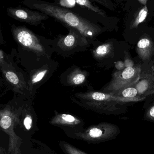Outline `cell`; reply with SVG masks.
<instances>
[{
	"mask_svg": "<svg viewBox=\"0 0 154 154\" xmlns=\"http://www.w3.org/2000/svg\"><path fill=\"white\" fill-rule=\"evenodd\" d=\"M11 31L18 45L16 59L26 69L28 75L51 60L54 52L49 39L37 35L25 26L12 25Z\"/></svg>",
	"mask_w": 154,
	"mask_h": 154,
	"instance_id": "obj_1",
	"label": "cell"
},
{
	"mask_svg": "<svg viewBox=\"0 0 154 154\" xmlns=\"http://www.w3.org/2000/svg\"><path fill=\"white\" fill-rule=\"evenodd\" d=\"M22 4L30 9L38 11L60 22L79 30L89 40H94L102 32L99 25L83 17L75 11L41 0H24Z\"/></svg>",
	"mask_w": 154,
	"mask_h": 154,
	"instance_id": "obj_2",
	"label": "cell"
},
{
	"mask_svg": "<svg viewBox=\"0 0 154 154\" xmlns=\"http://www.w3.org/2000/svg\"><path fill=\"white\" fill-rule=\"evenodd\" d=\"M76 101L97 112L107 115H118L126 113L128 108L146 98L128 99L101 91H89L75 94Z\"/></svg>",
	"mask_w": 154,
	"mask_h": 154,
	"instance_id": "obj_3",
	"label": "cell"
},
{
	"mask_svg": "<svg viewBox=\"0 0 154 154\" xmlns=\"http://www.w3.org/2000/svg\"><path fill=\"white\" fill-rule=\"evenodd\" d=\"M68 32L66 35H59L53 39H49L54 52L65 57H68L79 52H85L92 42L79 30L64 26Z\"/></svg>",
	"mask_w": 154,
	"mask_h": 154,
	"instance_id": "obj_4",
	"label": "cell"
},
{
	"mask_svg": "<svg viewBox=\"0 0 154 154\" xmlns=\"http://www.w3.org/2000/svg\"><path fill=\"white\" fill-rule=\"evenodd\" d=\"M141 64L128 67L122 71L114 72L112 79L101 90V92L114 95L123 89L133 86L139 80Z\"/></svg>",
	"mask_w": 154,
	"mask_h": 154,
	"instance_id": "obj_5",
	"label": "cell"
},
{
	"mask_svg": "<svg viewBox=\"0 0 154 154\" xmlns=\"http://www.w3.org/2000/svg\"><path fill=\"white\" fill-rule=\"evenodd\" d=\"M3 82L15 91L27 93L28 75L18 65L16 61L0 64Z\"/></svg>",
	"mask_w": 154,
	"mask_h": 154,
	"instance_id": "obj_6",
	"label": "cell"
},
{
	"mask_svg": "<svg viewBox=\"0 0 154 154\" xmlns=\"http://www.w3.org/2000/svg\"><path fill=\"white\" fill-rule=\"evenodd\" d=\"M57 61H48L40 68L32 70L28 75L27 93L33 94L52 77L58 67Z\"/></svg>",
	"mask_w": 154,
	"mask_h": 154,
	"instance_id": "obj_7",
	"label": "cell"
},
{
	"mask_svg": "<svg viewBox=\"0 0 154 154\" xmlns=\"http://www.w3.org/2000/svg\"><path fill=\"white\" fill-rule=\"evenodd\" d=\"M117 125L109 122H102L89 129L85 138L94 142H102L115 139L120 133Z\"/></svg>",
	"mask_w": 154,
	"mask_h": 154,
	"instance_id": "obj_8",
	"label": "cell"
},
{
	"mask_svg": "<svg viewBox=\"0 0 154 154\" xmlns=\"http://www.w3.org/2000/svg\"><path fill=\"white\" fill-rule=\"evenodd\" d=\"M8 16L20 22L33 26H38L50 17L38 11L20 6L11 7L7 10Z\"/></svg>",
	"mask_w": 154,
	"mask_h": 154,
	"instance_id": "obj_9",
	"label": "cell"
},
{
	"mask_svg": "<svg viewBox=\"0 0 154 154\" xmlns=\"http://www.w3.org/2000/svg\"><path fill=\"white\" fill-rule=\"evenodd\" d=\"M152 64L144 63L141 65L139 80L134 87L137 91L139 97L146 98L154 94V73Z\"/></svg>",
	"mask_w": 154,
	"mask_h": 154,
	"instance_id": "obj_10",
	"label": "cell"
},
{
	"mask_svg": "<svg viewBox=\"0 0 154 154\" xmlns=\"http://www.w3.org/2000/svg\"><path fill=\"white\" fill-rule=\"evenodd\" d=\"M89 75L87 71L73 65L61 75L60 82L65 86L71 87L87 85V78Z\"/></svg>",
	"mask_w": 154,
	"mask_h": 154,
	"instance_id": "obj_11",
	"label": "cell"
},
{
	"mask_svg": "<svg viewBox=\"0 0 154 154\" xmlns=\"http://www.w3.org/2000/svg\"><path fill=\"white\" fill-rule=\"evenodd\" d=\"M139 57L144 63H149L154 54V43L149 37L140 38L136 48Z\"/></svg>",
	"mask_w": 154,
	"mask_h": 154,
	"instance_id": "obj_12",
	"label": "cell"
},
{
	"mask_svg": "<svg viewBox=\"0 0 154 154\" xmlns=\"http://www.w3.org/2000/svg\"><path fill=\"white\" fill-rule=\"evenodd\" d=\"M113 48L112 42L101 44L92 50V55L96 62L101 63L110 55Z\"/></svg>",
	"mask_w": 154,
	"mask_h": 154,
	"instance_id": "obj_13",
	"label": "cell"
},
{
	"mask_svg": "<svg viewBox=\"0 0 154 154\" xmlns=\"http://www.w3.org/2000/svg\"><path fill=\"white\" fill-rule=\"evenodd\" d=\"M145 100L143 119L144 120L154 123V94L147 97Z\"/></svg>",
	"mask_w": 154,
	"mask_h": 154,
	"instance_id": "obj_14",
	"label": "cell"
},
{
	"mask_svg": "<svg viewBox=\"0 0 154 154\" xmlns=\"http://www.w3.org/2000/svg\"><path fill=\"white\" fill-rule=\"evenodd\" d=\"M148 11L146 6H143L140 9L131 21L130 28H137L139 24L144 22L147 16Z\"/></svg>",
	"mask_w": 154,
	"mask_h": 154,
	"instance_id": "obj_15",
	"label": "cell"
},
{
	"mask_svg": "<svg viewBox=\"0 0 154 154\" xmlns=\"http://www.w3.org/2000/svg\"><path fill=\"white\" fill-rule=\"evenodd\" d=\"M76 5L82 8L86 9L91 11L97 13L98 15H100L102 17L106 16L105 12L99 8L97 6L93 4L91 1L88 0H75Z\"/></svg>",
	"mask_w": 154,
	"mask_h": 154,
	"instance_id": "obj_16",
	"label": "cell"
},
{
	"mask_svg": "<svg viewBox=\"0 0 154 154\" xmlns=\"http://www.w3.org/2000/svg\"><path fill=\"white\" fill-rule=\"evenodd\" d=\"M114 95L122 97V98H128V99L145 98L139 97L137 91L134 86H131V87L123 89L122 91L115 94Z\"/></svg>",
	"mask_w": 154,
	"mask_h": 154,
	"instance_id": "obj_17",
	"label": "cell"
},
{
	"mask_svg": "<svg viewBox=\"0 0 154 154\" xmlns=\"http://www.w3.org/2000/svg\"><path fill=\"white\" fill-rule=\"evenodd\" d=\"M55 4L63 7L65 8H74L76 6L75 0H60V1H55Z\"/></svg>",
	"mask_w": 154,
	"mask_h": 154,
	"instance_id": "obj_18",
	"label": "cell"
},
{
	"mask_svg": "<svg viewBox=\"0 0 154 154\" xmlns=\"http://www.w3.org/2000/svg\"><path fill=\"white\" fill-rule=\"evenodd\" d=\"M60 120L62 121L60 122L63 123H76L77 121H78L74 116L70 114H63L59 117Z\"/></svg>",
	"mask_w": 154,
	"mask_h": 154,
	"instance_id": "obj_19",
	"label": "cell"
},
{
	"mask_svg": "<svg viewBox=\"0 0 154 154\" xmlns=\"http://www.w3.org/2000/svg\"><path fill=\"white\" fill-rule=\"evenodd\" d=\"M11 123V118L8 115H5L2 118L0 121V125L2 128L7 129L10 127Z\"/></svg>",
	"mask_w": 154,
	"mask_h": 154,
	"instance_id": "obj_20",
	"label": "cell"
},
{
	"mask_svg": "<svg viewBox=\"0 0 154 154\" xmlns=\"http://www.w3.org/2000/svg\"><path fill=\"white\" fill-rule=\"evenodd\" d=\"M64 147L66 152L69 154H85V153L81 151L79 149L75 148L70 144L65 143L64 145Z\"/></svg>",
	"mask_w": 154,
	"mask_h": 154,
	"instance_id": "obj_21",
	"label": "cell"
},
{
	"mask_svg": "<svg viewBox=\"0 0 154 154\" xmlns=\"http://www.w3.org/2000/svg\"><path fill=\"white\" fill-rule=\"evenodd\" d=\"M24 126L25 128L28 130H29L31 129L32 125V119L31 116H27L24 119Z\"/></svg>",
	"mask_w": 154,
	"mask_h": 154,
	"instance_id": "obj_22",
	"label": "cell"
},
{
	"mask_svg": "<svg viewBox=\"0 0 154 154\" xmlns=\"http://www.w3.org/2000/svg\"><path fill=\"white\" fill-rule=\"evenodd\" d=\"M124 63L126 68L133 67L135 65L133 61L129 57H125V59H124Z\"/></svg>",
	"mask_w": 154,
	"mask_h": 154,
	"instance_id": "obj_23",
	"label": "cell"
},
{
	"mask_svg": "<svg viewBox=\"0 0 154 154\" xmlns=\"http://www.w3.org/2000/svg\"><path fill=\"white\" fill-rule=\"evenodd\" d=\"M115 68L118 71H122L126 68L124 62L122 61H117L115 63Z\"/></svg>",
	"mask_w": 154,
	"mask_h": 154,
	"instance_id": "obj_24",
	"label": "cell"
},
{
	"mask_svg": "<svg viewBox=\"0 0 154 154\" xmlns=\"http://www.w3.org/2000/svg\"><path fill=\"white\" fill-rule=\"evenodd\" d=\"M138 2L141 5H143V6H146L147 3L148 2L147 0H138Z\"/></svg>",
	"mask_w": 154,
	"mask_h": 154,
	"instance_id": "obj_25",
	"label": "cell"
},
{
	"mask_svg": "<svg viewBox=\"0 0 154 154\" xmlns=\"http://www.w3.org/2000/svg\"><path fill=\"white\" fill-rule=\"evenodd\" d=\"M152 69H153V71H154V63L152 64Z\"/></svg>",
	"mask_w": 154,
	"mask_h": 154,
	"instance_id": "obj_26",
	"label": "cell"
}]
</instances>
